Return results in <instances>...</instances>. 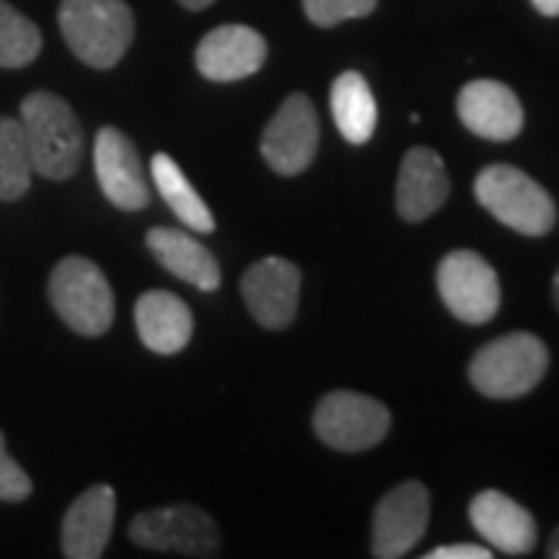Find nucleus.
<instances>
[{
	"label": "nucleus",
	"mask_w": 559,
	"mask_h": 559,
	"mask_svg": "<svg viewBox=\"0 0 559 559\" xmlns=\"http://www.w3.org/2000/svg\"><path fill=\"white\" fill-rule=\"evenodd\" d=\"M20 121L35 175L47 180H69L79 171L84 131L69 103L50 91H35L22 100Z\"/></svg>",
	"instance_id": "1"
},
{
	"label": "nucleus",
	"mask_w": 559,
	"mask_h": 559,
	"mask_svg": "<svg viewBox=\"0 0 559 559\" xmlns=\"http://www.w3.org/2000/svg\"><path fill=\"white\" fill-rule=\"evenodd\" d=\"M60 32L91 69H116L134 40V13L124 0H62Z\"/></svg>",
	"instance_id": "2"
},
{
	"label": "nucleus",
	"mask_w": 559,
	"mask_h": 559,
	"mask_svg": "<svg viewBox=\"0 0 559 559\" xmlns=\"http://www.w3.org/2000/svg\"><path fill=\"white\" fill-rule=\"evenodd\" d=\"M47 299L62 323L75 330L79 336L97 340L103 333H109L116 320V296H112L109 280L94 261L81 259V255H66L57 261L47 283Z\"/></svg>",
	"instance_id": "3"
},
{
	"label": "nucleus",
	"mask_w": 559,
	"mask_h": 559,
	"mask_svg": "<svg viewBox=\"0 0 559 559\" xmlns=\"http://www.w3.org/2000/svg\"><path fill=\"white\" fill-rule=\"evenodd\" d=\"M547 364V345L535 333H507L473 355L469 382L485 399H522L544 380Z\"/></svg>",
	"instance_id": "4"
},
{
	"label": "nucleus",
	"mask_w": 559,
	"mask_h": 559,
	"mask_svg": "<svg viewBox=\"0 0 559 559\" xmlns=\"http://www.w3.org/2000/svg\"><path fill=\"white\" fill-rule=\"evenodd\" d=\"M476 200L485 212H491L500 224L525 237H544L557 224L554 197L538 180L513 165H488L476 178Z\"/></svg>",
	"instance_id": "5"
},
{
	"label": "nucleus",
	"mask_w": 559,
	"mask_h": 559,
	"mask_svg": "<svg viewBox=\"0 0 559 559\" xmlns=\"http://www.w3.org/2000/svg\"><path fill=\"white\" fill-rule=\"evenodd\" d=\"M128 535L143 550H159V554L218 557L221 550L218 525L193 503H175V507L138 513L131 520Z\"/></svg>",
	"instance_id": "6"
},
{
	"label": "nucleus",
	"mask_w": 559,
	"mask_h": 559,
	"mask_svg": "<svg viewBox=\"0 0 559 559\" xmlns=\"http://www.w3.org/2000/svg\"><path fill=\"white\" fill-rule=\"evenodd\" d=\"M392 426V414L382 401L360 392H330L314 407V432L326 448L358 454L377 448Z\"/></svg>",
	"instance_id": "7"
},
{
	"label": "nucleus",
	"mask_w": 559,
	"mask_h": 559,
	"mask_svg": "<svg viewBox=\"0 0 559 559\" xmlns=\"http://www.w3.org/2000/svg\"><path fill=\"white\" fill-rule=\"evenodd\" d=\"M444 308L463 323H488L500 311V280L495 267L473 249H454L436 271Z\"/></svg>",
	"instance_id": "8"
},
{
	"label": "nucleus",
	"mask_w": 559,
	"mask_h": 559,
	"mask_svg": "<svg viewBox=\"0 0 559 559\" xmlns=\"http://www.w3.org/2000/svg\"><path fill=\"white\" fill-rule=\"evenodd\" d=\"M318 146L320 121L314 103L305 94H289L261 134V156L271 171L293 178L314 162Z\"/></svg>",
	"instance_id": "9"
},
{
	"label": "nucleus",
	"mask_w": 559,
	"mask_h": 559,
	"mask_svg": "<svg viewBox=\"0 0 559 559\" xmlns=\"http://www.w3.org/2000/svg\"><path fill=\"white\" fill-rule=\"evenodd\" d=\"M94 171L103 197L121 212H140L153 202V187L143 171L138 146L119 128H100L94 140Z\"/></svg>",
	"instance_id": "10"
},
{
	"label": "nucleus",
	"mask_w": 559,
	"mask_h": 559,
	"mask_svg": "<svg viewBox=\"0 0 559 559\" xmlns=\"http://www.w3.org/2000/svg\"><path fill=\"white\" fill-rule=\"evenodd\" d=\"M429 491L419 481H401L373 510V547L377 559H399L417 547L429 528Z\"/></svg>",
	"instance_id": "11"
},
{
	"label": "nucleus",
	"mask_w": 559,
	"mask_h": 559,
	"mask_svg": "<svg viewBox=\"0 0 559 559\" xmlns=\"http://www.w3.org/2000/svg\"><path fill=\"white\" fill-rule=\"evenodd\" d=\"M301 271L293 261L261 259L242 274L240 293L249 314L264 330H286L299 311Z\"/></svg>",
	"instance_id": "12"
},
{
	"label": "nucleus",
	"mask_w": 559,
	"mask_h": 559,
	"mask_svg": "<svg viewBox=\"0 0 559 559\" xmlns=\"http://www.w3.org/2000/svg\"><path fill=\"white\" fill-rule=\"evenodd\" d=\"M267 60V40L255 28L230 22L212 28L197 47V69L209 81H242L255 75Z\"/></svg>",
	"instance_id": "13"
},
{
	"label": "nucleus",
	"mask_w": 559,
	"mask_h": 559,
	"mask_svg": "<svg viewBox=\"0 0 559 559\" xmlns=\"http://www.w3.org/2000/svg\"><path fill=\"white\" fill-rule=\"evenodd\" d=\"M457 116L466 131H473L481 140H495V143L520 138L522 124H525L520 97L507 84L491 79L469 81L460 91Z\"/></svg>",
	"instance_id": "14"
},
{
	"label": "nucleus",
	"mask_w": 559,
	"mask_h": 559,
	"mask_svg": "<svg viewBox=\"0 0 559 559\" xmlns=\"http://www.w3.org/2000/svg\"><path fill=\"white\" fill-rule=\"evenodd\" d=\"M469 522L488 547L507 557H525L535 550L538 522L522 503L507 498L503 491H479L469 503Z\"/></svg>",
	"instance_id": "15"
},
{
	"label": "nucleus",
	"mask_w": 559,
	"mask_h": 559,
	"mask_svg": "<svg viewBox=\"0 0 559 559\" xmlns=\"http://www.w3.org/2000/svg\"><path fill=\"white\" fill-rule=\"evenodd\" d=\"M112 525H116V491L109 485H94L81 491L62 520V557L100 559L112 538Z\"/></svg>",
	"instance_id": "16"
},
{
	"label": "nucleus",
	"mask_w": 559,
	"mask_h": 559,
	"mask_svg": "<svg viewBox=\"0 0 559 559\" xmlns=\"http://www.w3.org/2000/svg\"><path fill=\"white\" fill-rule=\"evenodd\" d=\"M451 193L448 168L436 150L414 146L404 153L395 187V209L407 224H419L429 215H436Z\"/></svg>",
	"instance_id": "17"
},
{
	"label": "nucleus",
	"mask_w": 559,
	"mask_h": 559,
	"mask_svg": "<svg viewBox=\"0 0 559 559\" xmlns=\"http://www.w3.org/2000/svg\"><path fill=\"white\" fill-rule=\"evenodd\" d=\"M134 323L140 342L156 355H178L193 340V311L168 289L143 293L134 305Z\"/></svg>",
	"instance_id": "18"
},
{
	"label": "nucleus",
	"mask_w": 559,
	"mask_h": 559,
	"mask_svg": "<svg viewBox=\"0 0 559 559\" xmlns=\"http://www.w3.org/2000/svg\"><path fill=\"white\" fill-rule=\"evenodd\" d=\"M146 246L162 267L183 283L197 286L202 293H215L221 286L218 259L200 240H193L178 227H153L146 234Z\"/></svg>",
	"instance_id": "19"
},
{
	"label": "nucleus",
	"mask_w": 559,
	"mask_h": 559,
	"mask_svg": "<svg viewBox=\"0 0 559 559\" xmlns=\"http://www.w3.org/2000/svg\"><path fill=\"white\" fill-rule=\"evenodd\" d=\"M330 109L340 134L355 146L370 143L377 134V121H380V109H377V97L370 91L367 79L360 72H342L340 79L330 87Z\"/></svg>",
	"instance_id": "20"
},
{
	"label": "nucleus",
	"mask_w": 559,
	"mask_h": 559,
	"mask_svg": "<svg viewBox=\"0 0 559 559\" xmlns=\"http://www.w3.org/2000/svg\"><path fill=\"white\" fill-rule=\"evenodd\" d=\"M150 175L156 180V190L159 197L168 202V209L180 218V224H187L190 230L197 234H212L215 230V218L209 212V205L197 193V187L187 180V175L180 171V165L168 153H156L153 165H150Z\"/></svg>",
	"instance_id": "21"
},
{
	"label": "nucleus",
	"mask_w": 559,
	"mask_h": 559,
	"mask_svg": "<svg viewBox=\"0 0 559 559\" xmlns=\"http://www.w3.org/2000/svg\"><path fill=\"white\" fill-rule=\"evenodd\" d=\"M32 156L20 119L0 116V202H16L32 187Z\"/></svg>",
	"instance_id": "22"
},
{
	"label": "nucleus",
	"mask_w": 559,
	"mask_h": 559,
	"mask_svg": "<svg viewBox=\"0 0 559 559\" xmlns=\"http://www.w3.org/2000/svg\"><path fill=\"white\" fill-rule=\"evenodd\" d=\"M40 28L7 0H0V69L32 66L40 53Z\"/></svg>",
	"instance_id": "23"
},
{
	"label": "nucleus",
	"mask_w": 559,
	"mask_h": 559,
	"mask_svg": "<svg viewBox=\"0 0 559 559\" xmlns=\"http://www.w3.org/2000/svg\"><path fill=\"white\" fill-rule=\"evenodd\" d=\"M377 3L380 0H301L305 16L320 28H333L348 20H364L377 10Z\"/></svg>",
	"instance_id": "24"
},
{
	"label": "nucleus",
	"mask_w": 559,
	"mask_h": 559,
	"mask_svg": "<svg viewBox=\"0 0 559 559\" xmlns=\"http://www.w3.org/2000/svg\"><path fill=\"white\" fill-rule=\"evenodd\" d=\"M35 485L28 479V473L22 469L16 460L10 457L7 451V439L0 432V500H10V503H20V500L32 498Z\"/></svg>",
	"instance_id": "25"
},
{
	"label": "nucleus",
	"mask_w": 559,
	"mask_h": 559,
	"mask_svg": "<svg viewBox=\"0 0 559 559\" xmlns=\"http://www.w3.org/2000/svg\"><path fill=\"white\" fill-rule=\"evenodd\" d=\"M426 559H491V547H479V544H444L436 547Z\"/></svg>",
	"instance_id": "26"
},
{
	"label": "nucleus",
	"mask_w": 559,
	"mask_h": 559,
	"mask_svg": "<svg viewBox=\"0 0 559 559\" xmlns=\"http://www.w3.org/2000/svg\"><path fill=\"white\" fill-rule=\"evenodd\" d=\"M535 3V10H538L540 16H559V0H532Z\"/></svg>",
	"instance_id": "27"
},
{
	"label": "nucleus",
	"mask_w": 559,
	"mask_h": 559,
	"mask_svg": "<svg viewBox=\"0 0 559 559\" xmlns=\"http://www.w3.org/2000/svg\"><path fill=\"white\" fill-rule=\"evenodd\" d=\"M180 7H187V10H193V13H197V10H205V7H212V3H215V0H178Z\"/></svg>",
	"instance_id": "28"
},
{
	"label": "nucleus",
	"mask_w": 559,
	"mask_h": 559,
	"mask_svg": "<svg viewBox=\"0 0 559 559\" xmlns=\"http://www.w3.org/2000/svg\"><path fill=\"white\" fill-rule=\"evenodd\" d=\"M547 557L559 559V525L554 528V535H550V544H547Z\"/></svg>",
	"instance_id": "29"
},
{
	"label": "nucleus",
	"mask_w": 559,
	"mask_h": 559,
	"mask_svg": "<svg viewBox=\"0 0 559 559\" xmlns=\"http://www.w3.org/2000/svg\"><path fill=\"white\" fill-rule=\"evenodd\" d=\"M554 301H557V308H559V271H557V277H554Z\"/></svg>",
	"instance_id": "30"
}]
</instances>
